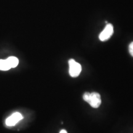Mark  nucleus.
<instances>
[{
    "label": "nucleus",
    "mask_w": 133,
    "mask_h": 133,
    "mask_svg": "<svg viewBox=\"0 0 133 133\" xmlns=\"http://www.w3.org/2000/svg\"><path fill=\"white\" fill-rule=\"evenodd\" d=\"M83 100L93 108H98L101 104V96L97 92H85L83 96Z\"/></svg>",
    "instance_id": "obj_1"
},
{
    "label": "nucleus",
    "mask_w": 133,
    "mask_h": 133,
    "mask_svg": "<svg viewBox=\"0 0 133 133\" xmlns=\"http://www.w3.org/2000/svg\"><path fill=\"white\" fill-rule=\"evenodd\" d=\"M59 133H67V132H66V131L65 130V129H62V130L60 131Z\"/></svg>",
    "instance_id": "obj_8"
},
{
    "label": "nucleus",
    "mask_w": 133,
    "mask_h": 133,
    "mask_svg": "<svg viewBox=\"0 0 133 133\" xmlns=\"http://www.w3.org/2000/svg\"><path fill=\"white\" fill-rule=\"evenodd\" d=\"M114 33V27L112 24H109L106 25L105 28L104 29L101 34L99 35V39L100 40L102 41H107L112 36Z\"/></svg>",
    "instance_id": "obj_3"
},
{
    "label": "nucleus",
    "mask_w": 133,
    "mask_h": 133,
    "mask_svg": "<svg viewBox=\"0 0 133 133\" xmlns=\"http://www.w3.org/2000/svg\"><path fill=\"white\" fill-rule=\"evenodd\" d=\"M11 69L9 65H8L6 60H0V70H8Z\"/></svg>",
    "instance_id": "obj_6"
},
{
    "label": "nucleus",
    "mask_w": 133,
    "mask_h": 133,
    "mask_svg": "<svg viewBox=\"0 0 133 133\" xmlns=\"http://www.w3.org/2000/svg\"><path fill=\"white\" fill-rule=\"evenodd\" d=\"M129 51L131 56L133 57V42H132L129 46Z\"/></svg>",
    "instance_id": "obj_7"
},
{
    "label": "nucleus",
    "mask_w": 133,
    "mask_h": 133,
    "mask_svg": "<svg viewBox=\"0 0 133 133\" xmlns=\"http://www.w3.org/2000/svg\"><path fill=\"white\" fill-rule=\"evenodd\" d=\"M23 118V116L20 113L16 112L8 117L6 120V124L8 126H14Z\"/></svg>",
    "instance_id": "obj_4"
},
{
    "label": "nucleus",
    "mask_w": 133,
    "mask_h": 133,
    "mask_svg": "<svg viewBox=\"0 0 133 133\" xmlns=\"http://www.w3.org/2000/svg\"><path fill=\"white\" fill-rule=\"evenodd\" d=\"M6 61H7L8 64L11 67V69L16 67L19 64V60L16 57H9L6 59Z\"/></svg>",
    "instance_id": "obj_5"
},
{
    "label": "nucleus",
    "mask_w": 133,
    "mask_h": 133,
    "mask_svg": "<svg viewBox=\"0 0 133 133\" xmlns=\"http://www.w3.org/2000/svg\"><path fill=\"white\" fill-rule=\"evenodd\" d=\"M69 64V74L71 77H77L81 71V66L79 63L76 62L74 59H70Z\"/></svg>",
    "instance_id": "obj_2"
}]
</instances>
